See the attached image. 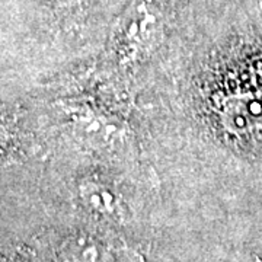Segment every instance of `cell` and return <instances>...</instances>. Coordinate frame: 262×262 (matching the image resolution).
I'll return each instance as SVG.
<instances>
[{"label": "cell", "instance_id": "cell-3", "mask_svg": "<svg viewBox=\"0 0 262 262\" xmlns=\"http://www.w3.org/2000/svg\"><path fill=\"white\" fill-rule=\"evenodd\" d=\"M80 196L83 203L94 210L95 213L102 215H114L118 211V201L113 191L96 182H84L80 185Z\"/></svg>", "mask_w": 262, "mask_h": 262}, {"label": "cell", "instance_id": "cell-1", "mask_svg": "<svg viewBox=\"0 0 262 262\" xmlns=\"http://www.w3.org/2000/svg\"><path fill=\"white\" fill-rule=\"evenodd\" d=\"M162 28V10L156 2L133 0L118 25L117 42L122 57L133 60L146 54L158 44Z\"/></svg>", "mask_w": 262, "mask_h": 262}, {"label": "cell", "instance_id": "cell-2", "mask_svg": "<svg viewBox=\"0 0 262 262\" xmlns=\"http://www.w3.org/2000/svg\"><path fill=\"white\" fill-rule=\"evenodd\" d=\"M61 258L64 262H110L111 253L91 236H73L63 245Z\"/></svg>", "mask_w": 262, "mask_h": 262}, {"label": "cell", "instance_id": "cell-4", "mask_svg": "<svg viewBox=\"0 0 262 262\" xmlns=\"http://www.w3.org/2000/svg\"><path fill=\"white\" fill-rule=\"evenodd\" d=\"M57 10L66 15H75L82 9L83 0H53Z\"/></svg>", "mask_w": 262, "mask_h": 262}]
</instances>
